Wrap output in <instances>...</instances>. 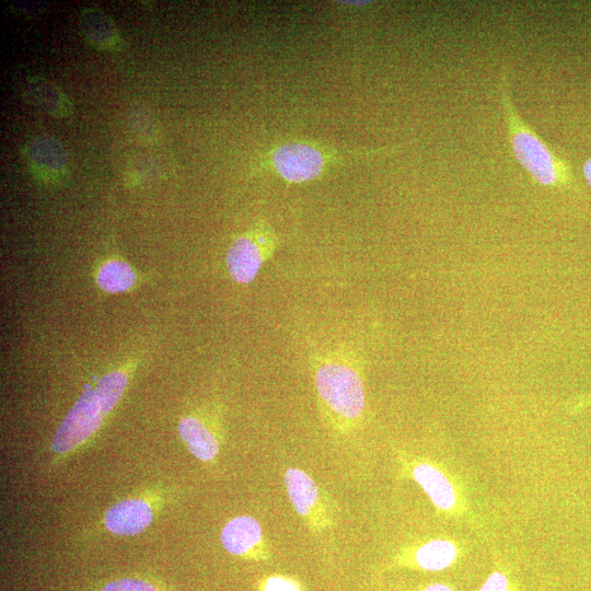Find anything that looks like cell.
I'll return each mask as SVG.
<instances>
[{
    "instance_id": "6da1fadb",
    "label": "cell",
    "mask_w": 591,
    "mask_h": 591,
    "mask_svg": "<svg viewBox=\"0 0 591 591\" xmlns=\"http://www.w3.org/2000/svg\"><path fill=\"white\" fill-rule=\"evenodd\" d=\"M313 379L322 415L335 432L354 431L366 408L361 370L349 352L333 350L313 358Z\"/></svg>"
},
{
    "instance_id": "7a4b0ae2",
    "label": "cell",
    "mask_w": 591,
    "mask_h": 591,
    "mask_svg": "<svg viewBox=\"0 0 591 591\" xmlns=\"http://www.w3.org/2000/svg\"><path fill=\"white\" fill-rule=\"evenodd\" d=\"M401 147L339 149L313 141L293 140L264 152L258 170L276 174L287 183L301 184L357 161L373 160Z\"/></svg>"
},
{
    "instance_id": "3957f363",
    "label": "cell",
    "mask_w": 591,
    "mask_h": 591,
    "mask_svg": "<svg viewBox=\"0 0 591 591\" xmlns=\"http://www.w3.org/2000/svg\"><path fill=\"white\" fill-rule=\"evenodd\" d=\"M499 90L510 146L519 164L541 185L558 187L569 184L571 176L565 161L548 148L514 107L509 95L506 67L501 69Z\"/></svg>"
},
{
    "instance_id": "277c9868",
    "label": "cell",
    "mask_w": 591,
    "mask_h": 591,
    "mask_svg": "<svg viewBox=\"0 0 591 591\" xmlns=\"http://www.w3.org/2000/svg\"><path fill=\"white\" fill-rule=\"evenodd\" d=\"M279 237L270 223L257 220L252 228L240 235L229 247L225 264L231 278L239 283L254 280L263 264L277 250Z\"/></svg>"
},
{
    "instance_id": "5b68a950",
    "label": "cell",
    "mask_w": 591,
    "mask_h": 591,
    "mask_svg": "<svg viewBox=\"0 0 591 591\" xmlns=\"http://www.w3.org/2000/svg\"><path fill=\"white\" fill-rule=\"evenodd\" d=\"M283 482L293 509L311 533L322 534L332 529L335 523L333 503L305 471L289 467Z\"/></svg>"
},
{
    "instance_id": "8992f818",
    "label": "cell",
    "mask_w": 591,
    "mask_h": 591,
    "mask_svg": "<svg viewBox=\"0 0 591 591\" xmlns=\"http://www.w3.org/2000/svg\"><path fill=\"white\" fill-rule=\"evenodd\" d=\"M109 412L94 389L82 393L58 427L51 442L53 451L67 453L82 444Z\"/></svg>"
},
{
    "instance_id": "52a82bcc",
    "label": "cell",
    "mask_w": 591,
    "mask_h": 591,
    "mask_svg": "<svg viewBox=\"0 0 591 591\" xmlns=\"http://www.w3.org/2000/svg\"><path fill=\"white\" fill-rule=\"evenodd\" d=\"M220 540L224 549L232 555L256 561H269L273 557L260 523L251 515H239L227 522Z\"/></svg>"
},
{
    "instance_id": "ba28073f",
    "label": "cell",
    "mask_w": 591,
    "mask_h": 591,
    "mask_svg": "<svg viewBox=\"0 0 591 591\" xmlns=\"http://www.w3.org/2000/svg\"><path fill=\"white\" fill-rule=\"evenodd\" d=\"M150 505L141 499H127L109 508L104 517L105 526L117 535H136L152 521Z\"/></svg>"
},
{
    "instance_id": "9c48e42d",
    "label": "cell",
    "mask_w": 591,
    "mask_h": 591,
    "mask_svg": "<svg viewBox=\"0 0 591 591\" xmlns=\"http://www.w3.org/2000/svg\"><path fill=\"white\" fill-rule=\"evenodd\" d=\"M30 167L39 177L57 178L68 165V155L62 144L49 136L34 139L26 148Z\"/></svg>"
},
{
    "instance_id": "30bf717a",
    "label": "cell",
    "mask_w": 591,
    "mask_h": 591,
    "mask_svg": "<svg viewBox=\"0 0 591 591\" xmlns=\"http://www.w3.org/2000/svg\"><path fill=\"white\" fill-rule=\"evenodd\" d=\"M23 94L30 104L50 116L63 117L72 108L63 91L42 77L30 78L25 83Z\"/></svg>"
},
{
    "instance_id": "8fae6325",
    "label": "cell",
    "mask_w": 591,
    "mask_h": 591,
    "mask_svg": "<svg viewBox=\"0 0 591 591\" xmlns=\"http://www.w3.org/2000/svg\"><path fill=\"white\" fill-rule=\"evenodd\" d=\"M412 476L437 508L451 510L455 506L454 487L439 468L430 463L420 462L412 468Z\"/></svg>"
},
{
    "instance_id": "7c38bea8",
    "label": "cell",
    "mask_w": 591,
    "mask_h": 591,
    "mask_svg": "<svg viewBox=\"0 0 591 591\" xmlns=\"http://www.w3.org/2000/svg\"><path fill=\"white\" fill-rule=\"evenodd\" d=\"M178 433L189 452L202 462L212 461L220 448L216 432L200 418L183 417L178 424Z\"/></svg>"
},
{
    "instance_id": "4fadbf2b",
    "label": "cell",
    "mask_w": 591,
    "mask_h": 591,
    "mask_svg": "<svg viewBox=\"0 0 591 591\" xmlns=\"http://www.w3.org/2000/svg\"><path fill=\"white\" fill-rule=\"evenodd\" d=\"M79 26L85 40L97 49L111 50L119 46L120 36L116 26L97 8L84 9L79 16Z\"/></svg>"
},
{
    "instance_id": "5bb4252c",
    "label": "cell",
    "mask_w": 591,
    "mask_h": 591,
    "mask_svg": "<svg viewBox=\"0 0 591 591\" xmlns=\"http://www.w3.org/2000/svg\"><path fill=\"white\" fill-rule=\"evenodd\" d=\"M456 554V547L450 541L432 540L421 544L414 551L413 561L420 569L438 571L452 565Z\"/></svg>"
},
{
    "instance_id": "9a60e30c",
    "label": "cell",
    "mask_w": 591,
    "mask_h": 591,
    "mask_svg": "<svg viewBox=\"0 0 591 591\" xmlns=\"http://www.w3.org/2000/svg\"><path fill=\"white\" fill-rule=\"evenodd\" d=\"M136 280V274L132 268L126 262L119 259H112L104 263L96 274L99 287L111 293L129 290Z\"/></svg>"
},
{
    "instance_id": "2e32d148",
    "label": "cell",
    "mask_w": 591,
    "mask_h": 591,
    "mask_svg": "<svg viewBox=\"0 0 591 591\" xmlns=\"http://www.w3.org/2000/svg\"><path fill=\"white\" fill-rule=\"evenodd\" d=\"M257 591H305V589L294 577L273 573L258 580Z\"/></svg>"
},
{
    "instance_id": "e0dca14e",
    "label": "cell",
    "mask_w": 591,
    "mask_h": 591,
    "mask_svg": "<svg viewBox=\"0 0 591 591\" xmlns=\"http://www.w3.org/2000/svg\"><path fill=\"white\" fill-rule=\"evenodd\" d=\"M101 591H158L157 588L144 580L126 578L107 583Z\"/></svg>"
},
{
    "instance_id": "ac0fdd59",
    "label": "cell",
    "mask_w": 591,
    "mask_h": 591,
    "mask_svg": "<svg viewBox=\"0 0 591 591\" xmlns=\"http://www.w3.org/2000/svg\"><path fill=\"white\" fill-rule=\"evenodd\" d=\"M479 591H509L508 579L502 572L495 571L483 583Z\"/></svg>"
},
{
    "instance_id": "d6986e66",
    "label": "cell",
    "mask_w": 591,
    "mask_h": 591,
    "mask_svg": "<svg viewBox=\"0 0 591 591\" xmlns=\"http://www.w3.org/2000/svg\"><path fill=\"white\" fill-rule=\"evenodd\" d=\"M421 591H453V590L443 583H432L425 587Z\"/></svg>"
},
{
    "instance_id": "ffe728a7",
    "label": "cell",
    "mask_w": 591,
    "mask_h": 591,
    "mask_svg": "<svg viewBox=\"0 0 591 591\" xmlns=\"http://www.w3.org/2000/svg\"><path fill=\"white\" fill-rule=\"evenodd\" d=\"M582 171L588 184L591 187V158L584 162Z\"/></svg>"
},
{
    "instance_id": "44dd1931",
    "label": "cell",
    "mask_w": 591,
    "mask_h": 591,
    "mask_svg": "<svg viewBox=\"0 0 591 591\" xmlns=\"http://www.w3.org/2000/svg\"><path fill=\"white\" fill-rule=\"evenodd\" d=\"M589 404H591V396H588V397H586L584 399H582V401L578 404V406L581 407V406H586V405H589Z\"/></svg>"
}]
</instances>
